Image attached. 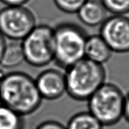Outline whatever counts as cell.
<instances>
[{
  "label": "cell",
  "mask_w": 129,
  "mask_h": 129,
  "mask_svg": "<svg viewBox=\"0 0 129 129\" xmlns=\"http://www.w3.org/2000/svg\"><path fill=\"white\" fill-rule=\"evenodd\" d=\"M42 99L36 81L22 72H12L0 78V103L22 116L38 109Z\"/></svg>",
  "instance_id": "6da1fadb"
},
{
  "label": "cell",
  "mask_w": 129,
  "mask_h": 129,
  "mask_svg": "<svg viewBox=\"0 0 129 129\" xmlns=\"http://www.w3.org/2000/svg\"><path fill=\"white\" fill-rule=\"evenodd\" d=\"M65 70L66 92L76 101H87L106 82V70L104 65L85 58Z\"/></svg>",
  "instance_id": "7a4b0ae2"
},
{
  "label": "cell",
  "mask_w": 129,
  "mask_h": 129,
  "mask_svg": "<svg viewBox=\"0 0 129 129\" xmlns=\"http://www.w3.org/2000/svg\"><path fill=\"white\" fill-rule=\"evenodd\" d=\"M87 34L74 23H61L53 28L54 58L59 68L67 70L85 58Z\"/></svg>",
  "instance_id": "3957f363"
},
{
  "label": "cell",
  "mask_w": 129,
  "mask_h": 129,
  "mask_svg": "<svg viewBox=\"0 0 129 129\" xmlns=\"http://www.w3.org/2000/svg\"><path fill=\"white\" fill-rule=\"evenodd\" d=\"M126 94L117 85L106 82L87 100L88 111L105 127L123 119Z\"/></svg>",
  "instance_id": "277c9868"
},
{
  "label": "cell",
  "mask_w": 129,
  "mask_h": 129,
  "mask_svg": "<svg viewBox=\"0 0 129 129\" xmlns=\"http://www.w3.org/2000/svg\"><path fill=\"white\" fill-rule=\"evenodd\" d=\"M24 60L36 68L53 61V28L47 24L36 25L21 42Z\"/></svg>",
  "instance_id": "5b68a950"
},
{
  "label": "cell",
  "mask_w": 129,
  "mask_h": 129,
  "mask_svg": "<svg viewBox=\"0 0 129 129\" xmlns=\"http://www.w3.org/2000/svg\"><path fill=\"white\" fill-rule=\"evenodd\" d=\"M36 26L34 15L24 6H6L0 10V33L5 38L22 41Z\"/></svg>",
  "instance_id": "8992f818"
},
{
  "label": "cell",
  "mask_w": 129,
  "mask_h": 129,
  "mask_svg": "<svg viewBox=\"0 0 129 129\" xmlns=\"http://www.w3.org/2000/svg\"><path fill=\"white\" fill-rule=\"evenodd\" d=\"M99 35L113 53H129V17L125 15L107 17L100 26Z\"/></svg>",
  "instance_id": "52a82bcc"
},
{
  "label": "cell",
  "mask_w": 129,
  "mask_h": 129,
  "mask_svg": "<svg viewBox=\"0 0 129 129\" xmlns=\"http://www.w3.org/2000/svg\"><path fill=\"white\" fill-rule=\"evenodd\" d=\"M35 81L42 99L56 100L66 92L64 74L57 69L43 71Z\"/></svg>",
  "instance_id": "ba28073f"
},
{
  "label": "cell",
  "mask_w": 129,
  "mask_h": 129,
  "mask_svg": "<svg viewBox=\"0 0 129 129\" xmlns=\"http://www.w3.org/2000/svg\"><path fill=\"white\" fill-rule=\"evenodd\" d=\"M112 53L109 46L99 34L87 36L85 45V58L104 65L110 60Z\"/></svg>",
  "instance_id": "9c48e42d"
},
{
  "label": "cell",
  "mask_w": 129,
  "mask_h": 129,
  "mask_svg": "<svg viewBox=\"0 0 129 129\" xmlns=\"http://www.w3.org/2000/svg\"><path fill=\"white\" fill-rule=\"evenodd\" d=\"M108 13L100 0H87L76 13L83 24L94 27L103 24L108 17Z\"/></svg>",
  "instance_id": "30bf717a"
},
{
  "label": "cell",
  "mask_w": 129,
  "mask_h": 129,
  "mask_svg": "<svg viewBox=\"0 0 129 129\" xmlns=\"http://www.w3.org/2000/svg\"><path fill=\"white\" fill-rule=\"evenodd\" d=\"M13 41L6 44L0 62V67L10 69L17 67L24 60L21 43Z\"/></svg>",
  "instance_id": "8fae6325"
},
{
  "label": "cell",
  "mask_w": 129,
  "mask_h": 129,
  "mask_svg": "<svg viewBox=\"0 0 129 129\" xmlns=\"http://www.w3.org/2000/svg\"><path fill=\"white\" fill-rule=\"evenodd\" d=\"M104 127L87 110L72 116L68 121L66 129H104Z\"/></svg>",
  "instance_id": "7c38bea8"
},
{
  "label": "cell",
  "mask_w": 129,
  "mask_h": 129,
  "mask_svg": "<svg viewBox=\"0 0 129 129\" xmlns=\"http://www.w3.org/2000/svg\"><path fill=\"white\" fill-rule=\"evenodd\" d=\"M23 116L0 104V129H23Z\"/></svg>",
  "instance_id": "4fadbf2b"
},
{
  "label": "cell",
  "mask_w": 129,
  "mask_h": 129,
  "mask_svg": "<svg viewBox=\"0 0 129 129\" xmlns=\"http://www.w3.org/2000/svg\"><path fill=\"white\" fill-rule=\"evenodd\" d=\"M112 15H126L129 13V0H100Z\"/></svg>",
  "instance_id": "5bb4252c"
},
{
  "label": "cell",
  "mask_w": 129,
  "mask_h": 129,
  "mask_svg": "<svg viewBox=\"0 0 129 129\" xmlns=\"http://www.w3.org/2000/svg\"><path fill=\"white\" fill-rule=\"evenodd\" d=\"M87 0H53L56 7L66 13H76Z\"/></svg>",
  "instance_id": "9a60e30c"
},
{
  "label": "cell",
  "mask_w": 129,
  "mask_h": 129,
  "mask_svg": "<svg viewBox=\"0 0 129 129\" xmlns=\"http://www.w3.org/2000/svg\"><path fill=\"white\" fill-rule=\"evenodd\" d=\"M36 129H66V126L57 121L47 120L39 124Z\"/></svg>",
  "instance_id": "2e32d148"
},
{
  "label": "cell",
  "mask_w": 129,
  "mask_h": 129,
  "mask_svg": "<svg viewBox=\"0 0 129 129\" xmlns=\"http://www.w3.org/2000/svg\"><path fill=\"white\" fill-rule=\"evenodd\" d=\"M30 0H1L6 6H21L28 3Z\"/></svg>",
  "instance_id": "e0dca14e"
},
{
  "label": "cell",
  "mask_w": 129,
  "mask_h": 129,
  "mask_svg": "<svg viewBox=\"0 0 129 129\" xmlns=\"http://www.w3.org/2000/svg\"><path fill=\"white\" fill-rule=\"evenodd\" d=\"M123 119H125V120L129 123V92L127 94H126Z\"/></svg>",
  "instance_id": "ac0fdd59"
},
{
  "label": "cell",
  "mask_w": 129,
  "mask_h": 129,
  "mask_svg": "<svg viewBox=\"0 0 129 129\" xmlns=\"http://www.w3.org/2000/svg\"><path fill=\"white\" fill-rule=\"evenodd\" d=\"M6 44L7 43L6 42L5 37L0 33V62H1V59H2V55H3L4 51V49L6 47Z\"/></svg>",
  "instance_id": "d6986e66"
},
{
  "label": "cell",
  "mask_w": 129,
  "mask_h": 129,
  "mask_svg": "<svg viewBox=\"0 0 129 129\" xmlns=\"http://www.w3.org/2000/svg\"><path fill=\"white\" fill-rule=\"evenodd\" d=\"M0 2H1V0H0Z\"/></svg>",
  "instance_id": "ffe728a7"
},
{
  "label": "cell",
  "mask_w": 129,
  "mask_h": 129,
  "mask_svg": "<svg viewBox=\"0 0 129 129\" xmlns=\"http://www.w3.org/2000/svg\"><path fill=\"white\" fill-rule=\"evenodd\" d=\"M0 104H1V103H0Z\"/></svg>",
  "instance_id": "44dd1931"
}]
</instances>
